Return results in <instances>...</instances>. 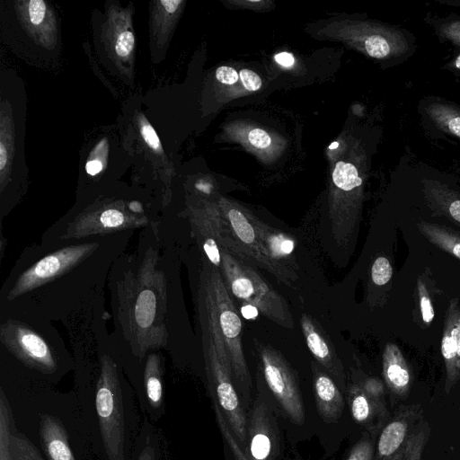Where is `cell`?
Returning a JSON list of instances; mask_svg holds the SVG:
<instances>
[{
    "label": "cell",
    "mask_w": 460,
    "mask_h": 460,
    "mask_svg": "<svg viewBox=\"0 0 460 460\" xmlns=\"http://www.w3.org/2000/svg\"><path fill=\"white\" fill-rule=\"evenodd\" d=\"M7 162V153L3 143L0 144V170L3 171Z\"/></svg>",
    "instance_id": "7bdbcfd3"
},
{
    "label": "cell",
    "mask_w": 460,
    "mask_h": 460,
    "mask_svg": "<svg viewBox=\"0 0 460 460\" xmlns=\"http://www.w3.org/2000/svg\"><path fill=\"white\" fill-rule=\"evenodd\" d=\"M378 402L369 396L363 388H353L349 402L353 419L360 424L368 423L377 411Z\"/></svg>",
    "instance_id": "d4e9b609"
},
{
    "label": "cell",
    "mask_w": 460,
    "mask_h": 460,
    "mask_svg": "<svg viewBox=\"0 0 460 460\" xmlns=\"http://www.w3.org/2000/svg\"><path fill=\"white\" fill-rule=\"evenodd\" d=\"M301 325L306 344L312 354L323 367L328 368L332 374H336L337 367L333 356L331 352L330 347L318 328L306 315L302 316Z\"/></svg>",
    "instance_id": "7402d4cb"
},
{
    "label": "cell",
    "mask_w": 460,
    "mask_h": 460,
    "mask_svg": "<svg viewBox=\"0 0 460 460\" xmlns=\"http://www.w3.org/2000/svg\"><path fill=\"white\" fill-rule=\"evenodd\" d=\"M135 45V38L131 31H125L119 34L115 44V51L119 57L129 55Z\"/></svg>",
    "instance_id": "4dcf8cb0"
},
{
    "label": "cell",
    "mask_w": 460,
    "mask_h": 460,
    "mask_svg": "<svg viewBox=\"0 0 460 460\" xmlns=\"http://www.w3.org/2000/svg\"><path fill=\"white\" fill-rule=\"evenodd\" d=\"M239 77L243 85L248 91L254 92L261 86L262 82L261 77L250 69H242L239 73Z\"/></svg>",
    "instance_id": "836d02e7"
},
{
    "label": "cell",
    "mask_w": 460,
    "mask_h": 460,
    "mask_svg": "<svg viewBox=\"0 0 460 460\" xmlns=\"http://www.w3.org/2000/svg\"><path fill=\"white\" fill-rule=\"evenodd\" d=\"M424 22L433 31L441 44H449L460 49V14L450 13L444 16L426 13Z\"/></svg>",
    "instance_id": "44dd1931"
},
{
    "label": "cell",
    "mask_w": 460,
    "mask_h": 460,
    "mask_svg": "<svg viewBox=\"0 0 460 460\" xmlns=\"http://www.w3.org/2000/svg\"><path fill=\"white\" fill-rule=\"evenodd\" d=\"M249 143L256 148L265 149L271 145L270 136L263 129L252 128L248 133Z\"/></svg>",
    "instance_id": "d6a6232c"
},
{
    "label": "cell",
    "mask_w": 460,
    "mask_h": 460,
    "mask_svg": "<svg viewBox=\"0 0 460 460\" xmlns=\"http://www.w3.org/2000/svg\"><path fill=\"white\" fill-rule=\"evenodd\" d=\"M205 373L212 402L219 406L229 428L243 443L246 438V418L232 380L231 364L218 336L199 332Z\"/></svg>",
    "instance_id": "30bf717a"
},
{
    "label": "cell",
    "mask_w": 460,
    "mask_h": 460,
    "mask_svg": "<svg viewBox=\"0 0 460 460\" xmlns=\"http://www.w3.org/2000/svg\"><path fill=\"white\" fill-rule=\"evenodd\" d=\"M417 112L425 135L432 140L460 142V104L436 94L421 97Z\"/></svg>",
    "instance_id": "4fadbf2b"
},
{
    "label": "cell",
    "mask_w": 460,
    "mask_h": 460,
    "mask_svg": "<svg viewBox=\"0 0 460 460\" xmlns=\"http://www.w3.org/2000/svg\"><path fill=\"white\" fill-rule=\"evenodd\" d=\"M458 180H459V182H460V177L458 178Z\"/></svg>",
    "instance_id": "bcb514c9"
},
{
    "label": "cell",
    "mask_w": 460,
    "mask_h": 460,
    "mask_svg": "<svg viewBox=\"0 0 460 460\" xmlns=\"http://www.w3.org/2000/svg\"><path fill=\"white\" fill-rule=\"evenodd\" d=\"M266 383L282 409L296 424L305 421V408L296 380L281 355L264 345L259 349Z\"/></svg>",
    "instance_id": "7c38bea8"
},
{
    "label": "cell",
    "mask_w": 460,
    "mask_h": 460,
    "mask_svg": "<svg viewBox=\"0 0 460 460\" xmlns=\"http://www.w3.org/2000/svg\"><path fill=\"white\" fill-rule=\"evenodd\" d=\"M46 13V4L42 0H31L29 3V15L33 25L41 23Z\"/></svg>",
    "instance_id": "e575fe53"
},
{
    "label": "cell",
    "mask_w": 460,
    "mask_h": 460,
    "mask_svg": "<svg viewBox=\"0 0 460 460\" xmlns=\"http://www.w3.org/2000/svg\"><path fill=\"white\" fill-rule=\"evenodd\" d=\"M255 221L263 247L275 261L282 264L281 260L292 252L294 242L260 220L255 218Z\"/></svg>",
    "instance_id": "603a6c76"
},
{
    "label": "cell",
    "mask_w": 460,
    "mask_h": 460,
    "mask_svg": "<svg viewBox=\"0 0 460 460\" xmlns=\"http://www.w3.org/2000/svg\"><path fill=\"white\" fill-rule=\"evenodd\" d=\"M420 233L440 250L460 260V232L447 226L420 220Z\"/></svg>",
    "instance_id": "ffe728a7"
},
{
    "label": "cell",
    "mask_w": 460,
    "mask_h": 460,
    "mask_svg": "<svg viewBox=\"0 0 460 460\" xmlns=\"http://www.w3.org/2000/svg\"><path fill=\"white\" fill-rule=\"evenodd\" d=\"M8 444L10 454L16 460H45L39 448L24 434L16 429L13 422L12 412L10 414Z\"/></svg>",
    "instance_id": "cb8c5ba5"
},
{
    "label": "cell",
    "mask_w": 460,
    "mask_h": 460,
    "mask_svg": "<svg viewBox=\"0 0 460 460\" xmlns=\"http://www.w3.org/2000/svg\"><path fill=\"white\" fill-rule=\"evenodd\" d=\"M383 375L388 388L397 396L406 398L411 386V373L399 347L389 342L383 352Z\"/></svg>",
    "instance_id": "e0dca14e"
},
{
    "label": "cell",
    "mask_w": 460,
    "mask_h": 460,
    "mask_svg": "<svg viewBox=\"0 0 460 460\" xmlns=\"http://www.w3.org/2000/svg\"><path fill=\"white\" fill-rule=\"evenodd\" d=\"M213 409L216 414V419L217 421L218 428L221 431V434L224 439L226 441L229 448L231 449L235 460H248L244 452L241 449L239 444L237 443L231 429L228 426V423L222 413L219 406L217 402H213Z\"/></svg>",
    "instance_id": "83f0119b"
},
{
    "label": "cell",
    "mask_w": 460,
    "mask_h": 460,
    "mask_svg": "<svg viewBox=\"0 0 460 460\" xmlns=\"http://www.w3.org/2000/svg\"><path fill=\"white\" fill-rule=\"evenodd\" d=\"M164 362V356L161 351H154L146 355L144 360L141 386L136 394L141 412L155 424L166 412Z\"/></svg>",
    "instance_id": "5bb4252c"
},
{
    "label": "cell",
    "mask_w": 460,
    "mask_h": 460,
    "mask_svg": "<svg viewBox=\"0 0 460 460\" xmlns=\"http://www.w3.org/2000/svg\"><path fill=\"white\" fill-rule=\"evenodd\" d=\"M217 79L224 84H234L239 79V75L231 66H222L216 71Z\"/></svg>",
    "instance_id": "d590c367"
},
{
    "label": "cell",
    "mask_w": 460,
    "mask_h": 460,
    "mask_svg": "<svg viewBox=\"0 0 460 460\" xmlns=\"http://www.w3.org/2000/svg\"><path fill=\"white\" fill-rule=\"evenodd\" d=\"M13 422L45 460H100L74 389L48 385L0 373Z\"/></svg>",
    "instance_id": "277c9868"
},
{
    "label": "cell",
    "mask_w": 460,
    "mask_h": 460,
    "mask_svg": "<svg viewBox=\"0 0 460 460\" xmlns=\"http://www.w3.org/2000/svg\"><path fill=\"white\" fill-rule=\"evenodd\" d=\"M258 312L259 310L250 304L241 306V314L247 320L254 319L258 315Z\"/></svg>",
    "instance_id": "60d3db41"
},
{
    "label": "cell",
    "mask_w": 460,
    "mask_h": 460,
    "mask_svg": "<svg viewBox=\"0 0 460 460\" xmlns=\"http://www.w3.org/2000/svg\"><path fill=\"white\" fill-rule=\"evenodd\" d=\"M314 394L318 413L326 423L336 422L341 417L344 400L335 383L324 373L314 375Z\"/></svg>",
    "instance_id": "d6986e66"
},
{
    "label": "cell",
    "mask_w": 460,
    "mask_h": 460,
    "mask_svg": "<svg viewBox=\"0 0 460 460\" xmlns=\"http://www.w3.org/2000/svg\"><path fill=\"white\" fill-rule=\"evenodd\" d=\"M441 353L445 363L444 389L449 394L460 380V299L452 298L445 312L441 339Z\"/></svg>",
    "instance_id": "9a60e30c"
},
{
    "label": "cell",
    "mask_w": 460,
    "mask_h": 460,
    "mask_svg": "<svg viewBox=\"0 0 460 460\" xmlns=\"http://www.w3.org/2000/svg\"><path fill=\"white\" fill-rule=\"evenodd\" d=\"M427 272L428 270L420 275L416 283V305L426 327L430 325L435 315Z\"/></svg>",
    "instance_id": "4316f807"
},
{
    "label": "cell",
    "mask_w": 460,
    "mask_h": 460,
    "mask_svg": "<svg viewBox=\"0 0 460 460\" xmlns=\"http://www.w3.org/2000/svg\"><path fill=\"white\" fill-rule=\"evenodd\" d=\"M133 234L31 243L21 252L0 288V315L61 323L104 294L113 263Z\"/></svg>",
    "instance_id": "7a4b0ae2"
},
{
    "label": "cell",
    "mask_w": 460,
    "mask_h": 460,
    "mask_svg": "<svg viewBox=\"0 0 460 460\" xmlns=\"http://www.w3.org/2000/svg\"><path fill=\"white\" fill-rule=\"evenodd\" d=\"M274 58L278 64L287 68L293 66L295 63L294 56L287 51L278 53L277 55H275Z\"/></svg>",
    "instance_id": "f35d334b"
},
{
    "label": "cell",
    "mask_w": 460,
    "mask_h": 460,
    "mask_svg": "<svg viewBox=\"0 0 460 460\" xmlns=\"http://www.w3.org/2000/svg\"><path fill=\"white\" fill-rule=\"evenodd\" d=\"M363 390L373 399L379 402L381 395H383V386L379 381L376 380H368Z\"/></svg>",
    "instance_id": "74e56055"
},
{
    "label": "cell",
    "mask_w": 460,
    "mask_h": 460,
    "mask_svg": "<svg viewBox=\"0 0 460 460\" xmlns=\"http://www.w3.org/2000/svg\"><path fill=\"white\" fill-rule=\"evenodd\" d=\"M85 170L89 175H96L102 170V164L96 159L88 161L85 165Z\"/></svg>",
    "instance_id": "ab89813d"
},
{
    "label": "cell",
    "mask_w": 460,
    "mask_h": 460,
    "mask_svg": "<svg viewBox=\"0 0 460 460\" xmlns=\"http://www.w3.org/2000/svg\"><path fill=\"white\" fill-rule=\"evenodd\" d=\"M104 305L102 294L62 323L75 363L73 389L100 460H130L143 417Z\"/></svg>",
    "instance_id": "3957f363"
},
{
    "label": "cell",
    "mask_w": 460,
    "mask_h": 460,
    "mask_svg": "<svg viewBox=\"0 0 460 460\" xmlns=\"http://www.w3.org/2000/svg\"><path fill=\"white\" fill-rule=\"evenodd\" d=\"M459 411H460V405H459Z\"/></svg>",
    "instance_id": "7dc6e473"
},
{
    "label": "cell",
    "mask_w": 460,
    "mask_h": 460,
    "mask_svg": "<svg viewBox=\"0 0 460 460\" xmlns=\"http://www.w3.org/2000/svg\"><path fill=\"white\" fill-rule=\"evenodd\" d=\"M160 218L138 199H131L122 206L78 208L53 223L42 234L40 241L56 243L122 233L134 234L158 224Z\"/></svg>",
    "instance_id": "52a82bcc"
},
{
    "label": "cell",
    "mask_w": 460,
    "mask_h": 460,
    "mask_svg": "<svg viewBox=\"0 0 460 460\" xmlns=\"http://www.w3.org/2000/svg\"><path fill=\"white\" fill-rule=\"evenodd\" d=\"M332 181L339 189L351 191L359 189L364 180L354 164L338 162L332 172Z\"/></svg>",
    "instance_id": "484cf974"
},
{
    "label": "cell",
    "mask_w": 460,
    "mask_h": 460,
    "mask_svg": "<svg viewBox=\"0 0 460 460\" xmlns=\"http://www.w3.org/2000/svg\"><path fill=\"white\" fill-rule=\"evenodd\" d=\"M430 433L420 406H403L382 430L375 460H421Z\"/></svg>",
    "instance_id": "8fae6325"
},
{
    "label": "cell",
    "mask_w": 460,
    "mask_h": 460,
    "mask_svg": "<svg viewBox=\"0 0 460 460\" xmlns=\"http://www.w3.org/2000/svg\"><path fill=\"white\" fill-rule=\"evenodd\" d=\"M220 253V272L229 292L279 325L291 328L293 318L284 299L244 261L223 248Z\"/></svg>",
    "instance_id": "9c48e42d"
},
{
    "label": "cell",
    "mask_w": 460,
    "mask_h": 460,
    "mask_svg": "<svg viewBox=\"0 0 460 460\" xmlns=\"http://www.w3.org/2000/svg\"><path fill=\"white\" fill-rule=\"evenodd\" d=\"M140 131L144 140L149 147L155 151L161 150L160 139L154 128L146 120V119H141Z\"/></svg>",
    "instance_id": "1f68e13d"
},
{
    "label": "cell",
    "mask_w": 460,
    "mask_h": 460,
    "mask_svg": "<svg viewBox=\"0 0 460 460\" xmlns=\"http://www.w3.org/2000/svg\"><path fill=\"white\" fill-rule=\"evenodd\" d=\"M374 447L368 438L360 439L350 450L347 460H373Z\"/></svg>",
    "instance_id": "f546056e"
},
{
    "label": "cell",
    "mask_w": 460,
    "mask_h": 460,
    "mask_svg": "<svg viewBox=\"0 0 460 460\" xmlns=\"http://www.w3.org/2000/svg\"><path fill=\"white\" fill-rule=\"evenodd\" d=\"M396 168L431 217L445 218L460 227V182L455 174L407 153L400 157Z\"/></svg>",
    "instance_id": "ba28073f"
},
{
    "label": "cell",
    "mask_w": 460,
    "mask_h": 460,
    "mask_svg": "<svg viewBox=\"0 0 460 460\" xmlns=\"http://www.w3.org/2000/svg\"><path fill=\"white\" fill-rule=\"evenodd\" d=\"M441 68L452 75L460 74V49H454L451 58L441 66Z\"/></svg>",
    "instance_id": "8d00e7d4"
},
{
    "label": "cell",
    "mask_w": 460,
    "mask_h": 460,
    "mask_svg": "<svg viewBox=\"0 0 460 460\" xmlns=\"http://www.w3.org/2000/svg\"><path fill=\"white\" fill-rule=\"evenodd\" d=\"M179 262L176 252L160 241L154 224L139 232L136 249L121 254L109 273L111 333L136 394L148 353L164 351L181 364Z\"/></svg>",
    "instance_id": "6da1fadb"
},
{
    "label": "cell",
    "mask_w": 460,
    "mask_h": 460,
    "mask_svg": "<svg viewBox=\"0 0 460 460\" xmlns=\"http://www.w3.org/2000/svg\"><path fill=\"white\" fill-rule=\"evenodd\" d=\"M393 277V267L385 256H378L371 267V279L376 286L387 285Z\"/></svg>",
    "instance_id": "f1b7e54d"
},
{
    "label": "cell",
    "mask_w": 460,
    "mask_h": 460,
    "mask_svg": "<svg viewBox=\"0 0 460 460\" xmlns=\"http://www.w3.org/2000/svg\"><path fill=\"white\" fill-rule=\"evenodd\" d=\"M75 367L53 323L0 315V372L56 386Z\"/></svg>",
    "instance_id": "5b68a950"
},
{
    "label": "cell",
    "mask_w": 460,
    "mask_h": 460,
    "mask_svg": "<svg viewBox=\"0 0 460 460\" xmlns=\"http://www.w3.org/2000/svg\"><path fill=\"white\" fill-rule=\"evenodd\" d=\"M277 429L266 405L254 406L249 427L248 460H274L277 454Z\"/></svg>",
    "instance_id": "2e32d148"
},
{
    "label": "cell",
    "mask_w": 460,
    "mask_h": 460,
    "mask_svg": "<svg viewBox=\"0 0 460 460\" xmlns=\"http://www.w3.org/2000/svg\"><path fill=\"white\" fill-rule=\"evenodd\" d=\"M436 3L449 7H460V0H436Z\"/></svg>",
    "instance_id": "ee69618b"
},
{
    "label": "cell",
    "mask_w": 460,
    "mask_h": 460,
    "mask_svg": "<svg viewBox=\"0 0 460 460\" xmlns=\"http://www.w3.org/2000/svg\"><path fill=\"white\" fill-rule=\"evenodd\" d=\"M130 460H170L164 433L146 415Z\"/></svg>",
    "instance_id": "ac0fdd59"
},
{
    "label": "cell",
    "mask_w": 460,
    "mask_h": 460,
    "mask_svg": "<svg viewBox=\"0 0 460 460\" xmlns=\"http://www.w3.org/2000/svg\"><path fill=\"white\" fill-rule=\"evenodd\" d=\"M160 3L164 5L166 12L172 13L178 9V5L181 4V0H172V1L162 0Z\"/></svg>",
    "instance_id": "b9f144b4"
},
{
    "label": "cell",
    "mask_w": 460,
    "mask_h": 460,
    "mask_svg": "<svg viewBox=\"0 0 460 460\" xmlns=\"http://www.w3.org/2000/svg\"><path fill=\"white\" fill-rule=\"evenodd\" d=\"M456 76V78L460 82V74H456L454 75Z\"/></svg>",
    "instance_id": "f6af8a7d"
},
{
    "label": "cell",
    "mask_w": 460,
    "mask_h": 460,
    "mask_svg": "<svg viewBox=\"0 0 460 460\" xmlns=\"http://www.w3.org/2000/svg\"><path fill=\"white\" fill-rule=\"evenodd\" d=\"M200 255L194 280L199 330L209 332L221 339L236 384L248 393L251 377L243 352L242 321L223 275L202 253Z\"/></svg>",
    "instance_id": "8992f818"
}]
</instances>
